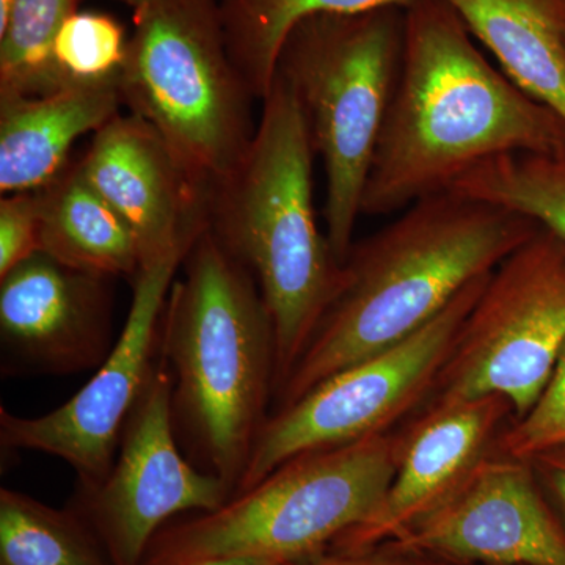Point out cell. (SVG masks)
<instances>
[{
  "instance_id": "16",
  "label": "cell",
  "mask_w": 565,
  "mask_h": 565,
  "mask_svg": "<svg viewBox=\"0 0 565 565\" xmlns=\"http://www.w3.org/2000/svg\"><path fill=\"white\" fill-rule=\"evenodd\" d=\"M125 107L120 76L70 82L32 98L0 99V192L40 191L70 166L74 143Z\"/></svg>"
},
{
  "instance_id": "14",
  "label": "cell",
  "mask_w": 565,
  "mask_h": 565,
  "mask_svg": "<svg viewBox=\"0 0 565 565\" xmlns=\"http://www.w3.org/2000/svg\"><path fill=\"white\" fill-rule=\"evenodd\" d=\"M77 163L85 180L128 223L141 266L188 252L207 228L211 193L137 115L118 114L106 122Z\"/></svg>"
},
{
  "instance_id": "8",
  "label": "cell",
  "mask_w": 565,
  "mask_h": 565,
  "mask_svg": "<svg viewBox=\"0 0 565 565\" xmlns=\"http://www.w3.org/2000/svg\"><path fill=\"white\" fill-rule=\"evenodd\" d=\"M565 345V245L539 230L487 280L434 388V401L503 397L533 408Z\"/></svg>"
},
{
  "instance_id": "26",
  "label": "cell",
  "mask_w": 565,
  "mask_h": 565,
  "mask_svg": "<svg viewBox=\"0 0 565 565\" xmlns=\"http://www.w3.org/2000/svg\"><path fill=\"white\" fill-rule=\"evenodd\" d=\"M286 565H467L381 545L363 552H332Z\"/></svg>"
},
{
  "instance_id": "13",
  "label": "cell",
  "mask_w": 565,
  "mask_h": 565,
  "mask_svg": "<svg viewBox=\"0 0 565 565\" xmlns=\"http://www.w3.org/2000/svg\"><path fill=\"white\" fill-rule=\"evenodd\" d=\"M3 375L98 370L114 348L109 278L40 252L0 278Z\"/></svg>"
},
{
  "instance_id": "23",
  "label": "cell",
  "mask_w": 565,
  "mask_h": 565,
  "mask_svg": "<svg viewBox=\"0 0 565 565\" xmlns=\"http://www.w3.org/2000/svg\"><path fill=\"white\" fill-rule=\"evenodd\" d=\"M128 39L106 13L76 11L54 41V61L68 82H99L120 76Z\"/></svg>"
},
{
  "instance_id": "1",
  "label": "cell",
  "mask_w": 565,
  "mask_h": 565,
  "mask_svg": "<svg viewBox=\"0 0 565 565\" xmlns=\"http://www.w3.org/2000/svg\"><path fill=\"white\" fill-rule=\"evenodd\" d=\"M515 152L565 154V125L494 66L444 0L404 7L399 77L363 193L381 217Z\"/></svg>"
},
{
  "instance_id": "3",
  "label": "cell",
  "mask_w": 565,
  "mask_h": 565,
  "mask_svg": "<svg viewBox=\"0 0 565 565\" xmlns=\"http://www.w3.org/2000/svg\"><path fill=\"white\" fill-rule=\"evenodd\" d=\"M181 269L159 333L173 377L174 434L189 462L236 492L275 393L273 319L250 270L210 226Z\"/></svg>"
},
{
  "instance_id": "28",
  "label": "cell",
  "mask_w": 565,
  "mask_h": 565,
  "mask_svg": "<svg viewBox=\"0 0 565 565\" xmlns=\"http://www.w3.org/2000/svg\"><path fill=\"white\" fill-rule=\"evenodd\" d=\"M199 565H286L278 561L264 559V557H223V559L207 561Z\"/></svg>"
},
{
  "instance_id": "29",
  "label": "cell",
  "mask_w": 565,
  "mask_h": 565,
  "mask_svg": "<svg viewBox=\"0 0 565 565\" xmlns=\"http://www.w3.org/2000/svg\"><path fill=\"white\" fill-rule=\"evenodd\" d=\"M13 2L14 0H0V32L6 29L7 22H9Z\"/></svg>"
},
{
  "instance_id": "20",
  "label": "cell",
  "mask_w": 565,
  "mask_h": 565,
  "mask_svg": "<svg viewBox=\"0 0 565 565\" xmlns=\"http://www.w3.org/2000/svg\"><path fill=\"white\" fill-rule=\"evenodd\" d=\"M0 565H111L76 508L55 509L0 490Z\"/></svg>"
},
{
  "instance_id": "12",
  "label": "cell",
  "mask_w": 565,
  "mask_h": 565,
  "mask_svg": "<svg viewBox=\"0 0 565 565\" xmlns=\"http://www.w3.org/2000/svg\"><path fill=\"white\" fill-rule=\"evenodd\" d=\"M396 548L467 565H565V527L545 503L531 462L489 456Z\"/></svg>"
},
{
  "instance_id": "21",
  "label": "cell",
  "mask_w": 565,
  "mask_h": 565,
  "mask_svg": "<svg viewBox=\"0 0 565 565\" xmlns=\"http://www.w3.org/2000/svg\"><path fill=\"white\" fill-rule=\"evenodd\" d=\"M451 191L523 215L565 245V154L500 156L465 174Z\"/></svg>"
},
{
  "instance_id": "11",
  "label": "cell",
  "mask_w": 565,
  "mask_h": 565,
  "mask_svg": "<svg viewBox=\"0 0 565 565\" xmlns=\"http://www.w3.org/2000/svg\"><path fill=\"white\" fill-rule=\"evenodd\" d=\"M185 253L140 267L120 337L68 403L35 418L0 408L3 449H29L65 460L76 471L81 490L102 484L114 467L126 419L158 360L163 305Z\"/></svg>"
},
{
  "instance_id": "19",
  "label": "cell",
  "mask_w": 565,
  "mask_h": 565,
  "mask_svg": "<svg viewBox=\"0 0 565 565\" xmlns=\"http://www.w3.org/2000/svg\"><path fill=\"white\" fill-rule=\"evenodd\" d=\"M412 0H221L223 29L230 54L253 96L259 102L270 90L277 58L289 32L319 14H360Z\"/></svg>"
},
{
  "instance_id": "27",
  "label": "cell",
  "mask_w": 565,
  "mask_h": 565,
  "mask_svg": "<svg viewBox=\"0 0 565 565\" xmlns=\"http://www.w3.org/2000/svg\"><path fill=\"white\" fill-rule=\"evenodd\" d=\"M535 475L542 476L546 486L559 503L565 514V448L545 452L530 460Z\"/></svg>"
},
{
  "instance_id": "17",
  "label": "cell",
  "mask_w": 565,
  "mask_h": 565,
  "mask_svg": "<svg viewBox=\"0 0 565 565\" xmlns=\"http://www.w3.org/2000/svg\"><path fill=\"white\" fill-rule=\"evenodd\" d=\"M516 87L565 125V0H444Z\"/></svg>"
},
{
  "instance_id": "9",
  "label": "cell",
  "mask_w": 565,
  "mask_h": 565,
  "mask_svg": "<svg viewBox=\"0 0 565 565\" xmlns=\"http://www.w3.org/2000/svg\"><path fill=\"white\" fill-rule=\"evenodd\" d=\"M490 275L465 288L418 332L338 371L269 415L234 494L258 484L292 457L386 433L434 393L460 327Z\"/></svg>"
},
{
  "instance_id": "2",
  "label": "cell",
  "mask_w": 565,
  "mask_h": 565,
  "mask_svg": "<svg viewBox=\"0 0 565 565\" xmlns=\"http://www.w3.org/2000/svg\"><path fill=\"white\" fill-rule=\"evenodd\" d=\"M539 230L515 212L448 191L353 243L340 289L275 396V411L418 332Z\"/></svg>"
},
{
  "instance_id": "22",
  "label": "cell",
  "mask_w": 565,
  "mask_h": 565,
  "mask_svg": "<svg viewBox=\"0 0 565 565\" xmlns=\"http://www.w3.org/2000/svg\"><path fill=\"white\" fill-rule=\"evenodd\" d=\"M81 0H14L0 32V99L47 95L70 84L54 61V41Z\"/></svg>"
},
{
  "instance_id": "5",
  "label": "cell",
  "mask_w": 565,
  "mask_h": 565,
  "mask_svg": "<svg viewBox=\"0 0 565 565\" xmlns=\"http://www.w3.org/2000/svg\"><path fill=\"white\" fill-rule=\"evenodd\" d=\"M403 435H367L292 457L217 511L167 523L141 565H199L223 557L299 563L326 553L384 500Z\"/></svg>"
},
{
  "instance_id": "4",
  "label": "cell",
  "mask_w": 565,
  "mask_h": 565,
  "mask_svg": "<svg viewBox=\"0 0 565 565\" xmlns=\"http://www.w3.org/2000/svg\"><path fill=\"white\" fill-rule=\"evenodd\" d=\"M241 166L210 199L207 226L258 282L273 319L275 393L333 302L343 264L315 207V148L302 107L275 74Z\"/></svg>"
},
{
  "instance_id": "10",
  "label": "cell",
  "mask_w": 565,
  "mask_h": 565,
  "mask_svg": "<svg viewBox=\"0 0 565 565\" xmlns=\"http://www.w3.org/2000/svg\"><path fill=\"white\" fill-rule=\"evenodd\" d=\"M173 377L161 355L122 427L114 467L102 484L77 490L76 508L111 565H141L170 519L217 511L233 489L189 462L174 434Z\"/></svg>"
},
{
  "instance_id": "25",
  "label": "cell",
  "mask_w": 565,
  "mask_h": 565,
  "mask_svg": "<svg viewBox=\"0 0 565 565\" xmlns=\"http://www.w3.org/2000/svg\"><path fill=\"white\" fill-rule=\"evenodd\" d=\"M41 252L40 191L0 200V278Z\"/></svg>"
},
{
  "instance_id": "24",
  "label": "cell",
  "mask_w": 565,
  "mask_h": 565,
  "mask_svg": "<svg viewBox=\"0 0 565 565\" xmlns=\"http://www.w3.org/2000/svg\"><path fill=\"white\" fill-rule=\"evenodd\" d=\"M559 448H565V345L533 408L501 430L494 441L500 456L525 462Z\"/></svg>"
},
{
  "instance_id": "18",
  "label": "cell",
  "mask_w": 565,
  "mask_h": 565,
  "mask_svg": "<svg viewBox=\"0 0 565 565\" xmlns=\"http://www.w3.org/2000/svg\"><path fill=\"white\" fill-rule=\"evenodd\" d=\"M41 252L70 269L103 278H132L141 267L128 223L73 162L40 189Z\"/></svg>"
},
{
  "instance_id": "7",
  "label": "cell",
  "mask_w": 565,
  "mask_h": 565,
  "mask_svg": "<svg viewBox=\"0 0 565 565\" xmlns=\"http://www.w3.org/2000/svg\"><path fill=\"white\" fill-rule=\"evenodd\" d=\"M404 7L319 14L289 32L275 74L302 107L326 172V234L341 264L353 245L375 150L399 77Z\"/></svg>"
},
{
  "instance_id": "6",
  "label": "cell",
  "mask_w": 565,
  "mask_h": 565,
  "mask_svg": "<svg viewBox=\"0 0 565 565\" xmlns=\"http://www.w3.org/2000/svg\"><path fill=\"white\" fill-rule=\"evenodd\" d=\"M132 35L122 104L167 141L196 184L214 191L241 166L256 126L255 96L234 65L218 0H117Z\"/></svg>"
},
{
  "instance_id": "15",
  "label": "cell",
  "mask_w": 565,
  "mask_h": 565,
  "mask_svg": "<svg viewBox=\"0 0 565 565\" xmlns=\"http://www.w3.org/2000/svg\"><path fill=\"white\" fill-rule=\"evenodd\" d=\"M511 404L497 394L433 401L403 435L399 462L384 500L363 523L345 531L332 552L392 544L448 503L494 448Z\"/></svg>"
}]
</instances>
